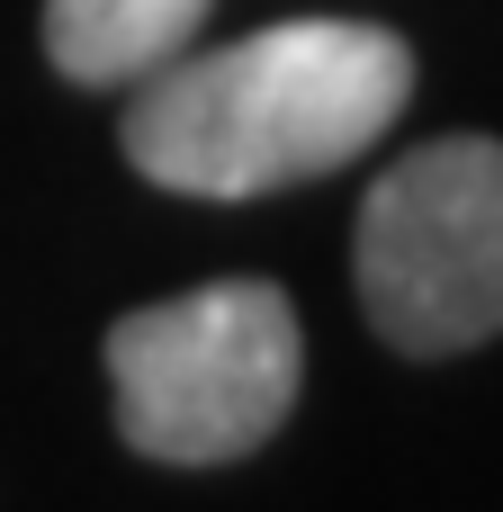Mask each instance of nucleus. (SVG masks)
<instances>
[{
    "instance_id": "obj_1",
    "label": "nucleus",
    "mask_w": 503,
    "mask_h": 512,
    "mask_svg": "<svg viewBox=\"0 0 503 512\" xmlns=\"http://www.w3.org/2000/svg\"><path fill=\"white\" fill-rule=\"evenodd\" d=\"M126 162L171 198H270L369 153L414 99V45L378 18H279L180 45L126 81Z\"/></svg>"
},
{
    "instance_id": "obj_2",
    "label": "nucleus",
    "mask_w": 503,
    "mask_h": 512,
    "mask_svg": "<svg viewBox=\"0 0 503 512\" xmlns=\"http://www.w3.org/2000/svg\"><path fill=\"white\" fill-rule=\"evenodd\" d=\"M297 378H306L297 306L270 279H207L189 297L108 324L117 432L162 468L252 459L297 414Z\"/></svg>"
},
{
    "instance_id": "obj_3",
    "label": "nucleus",
    "mask_w": 503,
    "mask_h": 512,
    "mask_svg": "<svg viewBox=\"0 0 503 512\" xmlns=\"http://www.w3.org/2000/svg\"><path fill=\"white\" fill-rule=\"evenodd\" d=\"M351 279L405 360H450L503 333V144L432 135L378 171L351 234Z\"/></svg>"
},
{
    "instance_id": "obj_4",
    "label": "nucleus",
    "mask_w": 503,
    "mask_h": 512,
    "mask_svg": "<svg viewBox=\"0 0 503 512\" xmlns=\"http://www.w3.org/2000/svg\"><path fill=\"white\" fill-rule=\"evenodd\" d=\"M207 0H45V63L81 90H126L198 45Z\"/></svg>"
}]
</instances>
